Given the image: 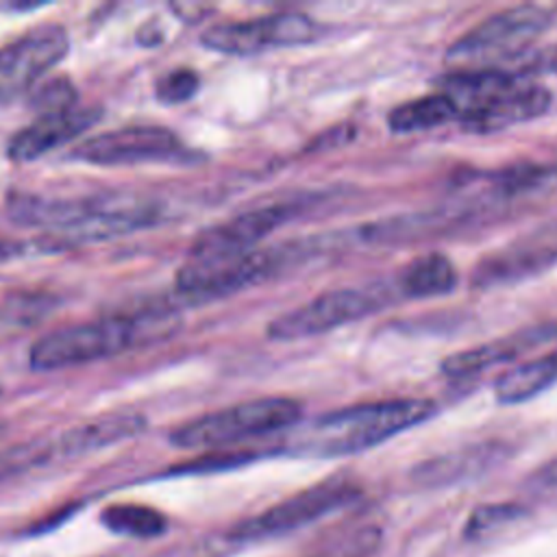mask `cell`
<instances>
[{"instance_id": "cb8c5ba5", "label": "cell", "mask_w": 557, "mask_h": 557, "mask_svg": "<svg viewBox=\"0 0 557 557\" xmlns=\"http://www.w3.org/2000/svg\"><path fill=\"white\" fill-rule=\"evenodd\" d=\"M52 307H54V300L50 294H37V292L4 294L0 298V324L30 326L41 318H46Z\"/></svg>"}, {"instance_id": "4316f807", "label": "cell", "mask_w": 557, "mask_h": 557, "mask_svg": "<svg viewBox=\"0 0 557 557\" xmlns=\"http://www.w3.org/2000/svg\"><path fill=\"white\" fill-rule=\"evenodd\" d=\"M198 87H200V78L194 70L176 67L159 78L154 94L165 104H183L196 96Z\"/></svg>"}, {"instance_id": "6da1fadb", "label": "cell", "mask_w": 557, "mask_h": 557, "mask_svg": "<svg viewBox=\"0 0 557 557\" xmlns=\"http://www.w3.org/2000/svg\"><path fill=\"white\" fill-rule=\"evenodd\" d=\"M7 215L15 224L50 231L39 244L52 250L57 246L98 242L148 228L157 224L159 207L141 198L115 194L50 198L13 191L7 198Z\"/></svg>"}, {"instance_id": "83f0119b", "label": "cell", "mask_w": 557, "mask_h": 557, "mask_svg": "<svg viewBox=\"0 0 557 557\" xmlns=\"http://www.w3.org/2000/svg\"><path fill=\"white\" fill-rule=\"evenodd\" d=\"M522 513L520 507L516 505H487V507H479L472 518L468 520L466 527V535L468 537H483V535H492L496 533V529H503L505 524H509L511 520H516Z\"/></svg>"}, {"instance_id": "30bf717a", "label": "cell", "mask_w": 557, "mask_h": 557, "mask_svg": "<svg viewBox=\"0 0 557 557\" xmlns=\"http://www.w3.org/2000/svg\"><path fill=\"white\" fill-rule=\"evenodd\" d=\"M67 30L61 24H39L0 48V102L26 96L48 70L65 59Z\"/></svg>"}, {"instance_id": "4dcf8cb0", "label": "cell", "mask_w": 557, "mask_h": 557, "mask_svg": "<svg viewBox=\"0 0 557 557\" xmlns=\"http://www.w3.org/2000/svg\"><path fill=\"white\" fill-rule=\"evenodd\" d=\"M15 252H20V248H17V246H11V244H0V261H2V259H9V257H13Z\"/></svg>"}, {"instance_id": "5bb4252c", "label": "cell", "mask_w": 557, "mask_h": 557, "mask_svg": "<svg viewBox=\"0 0 557 557\" xmlns=\"http://www.w3.org/2000/svg\"><path fill=\"white\" fill-rule=\"evenodd\" d=\"M550 94L542 85H513L483 104L461 113V126L470 133H494L544 115Z\"/></svg>"}, {"instance_id": "d4e9b609", "label": "cell", "mask_w": 557, "mask_h": 557, "mask_svg": "<svg viewBox=\"0 0 557 557\" xmlns=\"http://www.w3.org/2000/svg\"><path fill=\"white\" fill-rule=\"evenodd\" d=\"M26 102L39 115L61 113V111H67V109L76 107V89H74L70 78L52 76V78L39 81L26 94Z\"/></svg>"}, {"instance_id": "ffe728a7", "label": "cell", "mask_w": 557, "mask_h": 557, "mask_svg": "<svg viewBox=\"0 0 557 557\" xmlns=\"http://www.w3.org/2000/svg\"><path fill=\"white\" fill-rule=\"evenodd\" d=\"M550 259H557V246L548 242L509 248L500 255H494V259L483 261L474 270V285H494L511 281L513 276H524L529 272L533 274L535 270L550 263Z\"/></svg>"}, {"instance_id": "e0dca14e", "label": "cell", "mask_w": 557, "mask_h": 557, "mask_svg": "<svg viewBox=\"0 0 557 557\" xmlns=\"http://www.w3.org/2000/svg\"><path fill=\"white\" fill-rule=\"evenodd\" d=\"M553 383H557V348L500 372L494 383V396L503 405H516L537 396Z\"/></svg>"}, {"instance_id": "7a4b0ae2", "label": "cell", "mask_w": 557, "mask_h": 557, "mask_svg": "<svg viewBox=\"0 0 557 557\" xmlns=\"http://www.w3.org/2000/svg\"><path fill=\"white\" fill-rule=\"evenodd\" d=\"M176 307L170 300H163L128 313H111L57 329L33 344L28 361L35 370L83 366L133 348L159 344L176 333Z\"/></svg>"}, {"instance_id": "2e32d148", "label": "cell", "mask_w": 557, "mask_h": 557, "mask_svg": "<svg viewBox=\"0 0 557 557\" xmlns=\"http://www.w3.org/2000/svg\"><path fill=\"white\" fill-rule=\"evenodd\" d=\"M146 429V418L141 413L131 411H117L107 413L94 420H87L83 424H76L59 435L63 457H81L107 446H113L122 440H131L139 435Z\"/></svg>"}, {"instance_id": "9c48e42d", "label": "cell", "mask_w": 557, "mask_h": 557, "mask_svg": "<svg viewBox=\"0 0 557 557\" xmlns=\"http://www.w3.org/2000/svg\"><path fill=\"white\" fill-rule=\"evenodd\" d=\"M320 37V26L305 13L285 11L244 22H222L207 28L202 46L224 54H259L263 50L302 46Z\"/></svg>"}, {"instance_id": "ba28073f", "label": "cell", "mask_w": 557, "mask_h": 557, "mask_svg": "<svg viewBox=\"0 0 557 557\" xmlns=\"http://www.w3.org/2000/svg\"><path fill=\"white\" fill-rule=\"evenodd\" d=\"M383 305V296L374 289L337 287L318 294L309 302L276 315L265 333L274 342H296L320 333H329L337 326L355 322Z\"/></svg>"}, {"instance_id": "f546056e", "label": "cell", "mask_w": 557, "mask_h": 557, "mask_svg": "<svg viewBox=\"0 0 557 557\" xmlns=\"http://www.w3.org/2000/svg\"><path fill=\"white\" fill-rule=\"evenodd\" d=\"M535 70H542V72H557V50H548V54L533 59V61L524 67V72H535Z\"/></svg>"}, {"instance_id": "8fae6325", "label": "cell", "mask_w": 557, "mask_h": 557, "mask_svg": "<svg viewBox=\"0 0 557 557\" xmlns=\"http://www.w3.org/2000/svg\"><path fill=\"white\" fill-rule=\"evenodd\" d=\"M357 485L342 479L331 476L326 481H320L276 505L261 511L259 516L244 520L233 529L235 540H259L285 531H294L302 524H309L329 511H335L344 505H348L357 496Z\"/></svg>"}, {"instance_id": "d6986e66", "label": "cell", "mask_w": 557, "mask_h": 557, "mask_svg": "<svg viewBox=\"0 0 557 557\" xmlns=\"http://www.w3.org/2000/svg\"><path fill=\"white\" fill-rule=\"evenodd\" d=\"M457 287V270L442 252H426L409 261L398 274V289L407 298H433Z\"/></svg>"}, {"instance_id": "9a60e30c", "label": "cell", "mask_w": 557, "mask_h": 557, "mask_svg": "<svg viewBox=\"0 0 557 557\" xmlns=\"http://www.w3.org/2000/svg\"><path fill=\"white\" fill-rule=\"evenodd\" d=\"M557 339V320L555 322H542V324H533L529 329L503 335L498 339H492L487 344L448 355L442 361V372L448 376H468V374H476L483 372L492 366L498 363H507L511 359H516L518 355L527 352L529 348Z\"/></svg>"}, {"instance_id": "3957f363", "label": "cell", "mask_w": 557, "mask_h": 557, "mask_svg": "<svg viewBox=\"0 0 557 557\" xmlns=\"http://www.w3.org/2000/svg\"><path fill=\"white\" fill-rule=\"evenodd\" d=\"M437 407L426 398H396L342 407L318 416L294 437V450L313 457L363 453L429 420Z\"/></svg>"}, {"instance_id": "484cf974", "label": "cell", "mask_w": 557, "mask_h": 557, "mask_svg": "<svg viewBox=\"0 0 557 557\" xmlns=\"http://www.w3.org/2000/svg\"><path fill=\"white\" fill-rule=\"evenodd\" d=\"M379 535L376 527H357L324 540L311 557H370L379 546Z\"/></svg>"}, {"instance_id": "277c9868", "label": "cell", "mask_w": 557, "mask_h": 557, "mask_svg": "<svg viewBox=\"0 0 557 557\" xmlns=\"http://www.w3.org/2000/svg\"><path fill=\"white\" fill-rule=\"evenodd\" d=\"M302 416V405L285 396L246 400L205 413L172 431L170 440L178 448H222L250 437L294 426Z\"/></svg>"}, {"instance_id": "52a82bcc", "label": "cell", "mask_w": 557, "mask_h": 557, "mask_svg": "<svg viewBox=\"0 0 557 557\" xmlns=\"http://www.w3.org/2000/svg\"><path fill=\"white\" fill-rule=\"evenodd\" d=\"M72 159L91 165L189 163L194 152L176 133L152 124H133L94 135L72 150Z\"/></svg>"}, {"instance_id": "f1b7e54d", "label": "cell", "mask_w": 557, "mask_h": 557, "mask_svg": "<svg viewBox=\"0 0 557 557\" xmlns=\"http://www.w3.org/2000/svg\"><path fill=\"white\" fill-rule=\"evenodd\" d=\"M531 487L535 492L544 494H557V457L544 463L533 476H531Z\"/></svg>"}, {"instance_id": "7402d4cb", "label": "cell", "mask_w": 557, "mask_h": 557, "mask_svg": "<svg viewBox=\"0 0 557 557\" xmlns=\"http://www.w3.org/2000/svg\"><path fill=\"white\" fill-rule=\"evenodd\" d=\"M63 457V448L57 437H41V440H28L22 444H13L7 448H0V483L26 474L35 468L54 463Z\"/></svg>"}, {"instance_id": "603a6c76", "label": "cell", "mask_w": 557, "mask_h": 557, "mask_svg": "<svg viewBox=\"0 0 557 557\" xmlns=\"http://www.w3.org/2000/svg\"><path fill=\"white\" fill-rule=\"evenodd\" d=\"M102 524L120 535L131 537H157L165 531L168 518L148 505L115 503L102 511Z\"/></svg>"}, {"instance_id": "ac0fdd59", "label": "cell", "mask_w": 557, "mask_h": 557, "mask_svg": "<svg viewBox=\"0 0 557 557\" xmlns=\"http://www.w3.org/2000/svg\"><path fill=\"white\" fill-rule=\"evenodd\" d=\"M503 455L498 444H479L420 463L413 479L422 485H444L490 468Z\"/></svg>"}, {"instance_id": "8992f818", "label": "cell", "mask_w": 557, "mask_h": 557, "mask_svg": "<svg viewBox=\"0 0 557 557\" xmlns=\"http://www.w3.org/2000/svg\"><path fill=\"white\" fill-rule=\"evenodd\" d=\"M287 255L278 248H261L233 259L185 261L176 272V296L172 305H202L231 296L274 274Z\"/></svg>"}, {"instance_id": "5b68a950", "label": "cell", "mask_w": 557, "mask_h": 557, "mask_svg": "<svg viewBox=\"0 0 557 557\" xmlns=\"http://www.w3.org/2000/svg\"><path fill=\"white\" fill-rule=\"evenodd\" d=\"M550 20V11L537 4L503 9L450 44L446 63L459 70H487L531 46Z\"/></svg>"}, {"instance_id": "7c38bea8", "label": "cell", "mask_w": 557, "mask_h": 557, "mask_svg": "<svg viewBox=\"0 0 557 557\" xmlns=\"http://www.w3.org/2000/svg\"><path fill=\"white\" fill-rule=\"evenodd\" d=\"M298 209L289 202H272L248 209L222 224L202 231L189 248L187 261H220L252 252L259 242L294 218Z\"/></svg>"}, {"instance_id": "4fadbf2b", "label": "cell", "mask_w": 557, "mask_h": 557, "mask_svg": "<svg viewBox=\"0 0 557 557\" xmlns=\"http://www.w3.org/2000/svg\"><path fill=\"white\" fill-rule=\"evenodd\" d=\"M100 107H74L61 113L39 115L35 122H30L11 137L7 154L11 161L17 163L35 161L46 152L83 135L89 126H94L100 120Z\"/></svg>"}, {"instance_id": "44dd1931", "label": "cell", "mask_w": 557, "mask_h": 557, "mask_svg": "<svg viewBox=\"0 0 557 557\" xmlns=\"http://www.w3.org/2000/svg\"><path fill=\"white\" fill-rule=\"evenodd\" d=\"M450 120H459V109L444 91L407 100L387 113V126L394 133L431 131Z\"/></svg>"}]
</instances>
